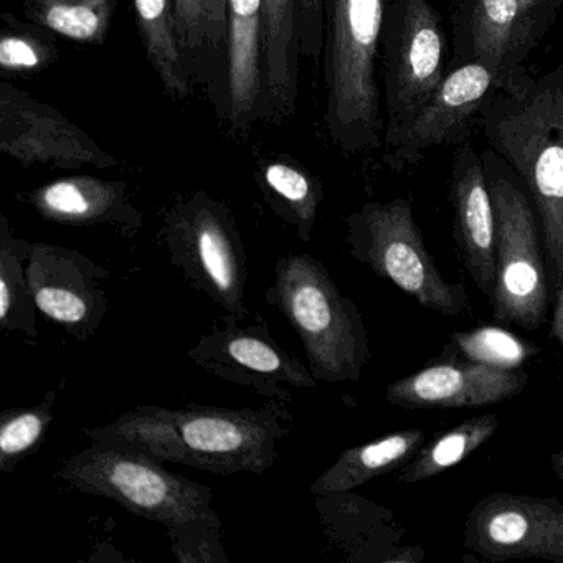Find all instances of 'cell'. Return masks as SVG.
<instances>
[{"instance_id": "obj_3", "label": "cell", "mask_w": 563, "mask_h": 563, "mask_svg": "<svg viewBox=\"0 0 563 563\" xmlns=\"http://www.w3.org/2000/svg\"><path fill=\"white\" fill-rule=\"evenodd\" d=\"M58 477L81 493L107 497L134 516L163 523L176 540L174 549L183 543L189 552L202 549L209 560H217L212 550L219 545L220 519L212 489L170 473L159 461L93 441L65 461Z\"/></svg>"}, {"instance_id": "obj_12", "label": "cell", "mask_w": 563, "mask_h": 563, "mask_svg": "<svg viewBox=\"0 0 563 563\" xmlns=\"http://www.w3.org/2000/svg\"><path fill=\"white\" fill-rule=\"evenodd\" d=\"M464 547L487 562L563 563V503L553 497L489 494L467 514Z\"/></svg>"}, {"instance_id": "obj_29", "label": "cell", "mask_w": 563, "mask_h": 563, "mask_svg": "<svg viewBox=\"0 0 563 563\" xmlns=\"http://www.w3.org/2000/svg\"><path fill=\"white\" fill-rule=\"evenodd\" d=\"M55 397L51 391L42 404L32 408H12L0 417V467L11 473L22 457L41 446L54 421Z\"/></svg>"}, {"instance_id": "obj_22", "label": "cell", "mask_w": 563, "mask_h": 563, "mask_svg": "<svg viewBox=\"0 0 563 563\" xmlns=\"http://www.w3.org/2000/svg\"><path fill=\"white\" fill-rule=\"evenodd\" d=\"M255 179L273 212L309 242L324 197L319 177L295 157L276 154L256 161Z\"/></svg>"}, {"instance_id": "obj_11", "label": "cell", "mask_w": 563, "mask_h": 563, "mask_svg": "<svg viewBox=\"0 0 563 563\" xmlns=\"http://www.w3.org/2000/svg\"><path fill=\"white\" fill-rule=\"evenodd\" d=\"M0 153L24 169H111L120 164L57 108L35 100L9 81L0 84Z\"/></svg>"}, {"instance_id": "obj_7", "label": "cell", "mask_w": 563, "mask_h": 563, "mask_svg": "<svg viewBox=\"0 0 563 563\" xmlns=\"http://www.w3.org/2000/svg\"><path fill=\"white\" fill-rule=\"evenodd\" d=\"M347 242L352 256L375 275L394 283L418 305L443 316L463 314L467 292L441 275L413 217L410 200L368 202L352 212Z\"/></svg>"}, {"instance_id": "obj_20", "label": "cell", "mask_w": 563, "mask_h": 563, "mask_svg": "<svg viewBox=\"0 0 563 563\" xmlns=\"http://www.w3.org/2000/svg\"><path fill=\"white\" fill-rule=\"evenodd\" d=\"M299 55V0H263V123L295 114Z\"/></svg>"}, {"instance_id": "obj_8", "label": "cell", "mask_w": 563, "mask_h": 563, "mask_svg": "<svg viewBox=\"0 0 563 563\" xmlns=\"http://www.w3.org/2000/svg\"><path fill=\"white\" fill-rule=\"evenodd\" d=\"M446 48L443 19L430 0H388L380 38L384 150L440 87Z\"/></svg>"}, {"instance_id": "obj_1", "label": "cell", "mask_w": 563, "mask_h": 563, "mask_svg": "<svg viewBox=\"0 0 563 563\" xmlns=\"http://www.w3.org/2000/svg\"><path fill=\"white\" fill-rule=\"evenodd\" d=\"M283 401L253 410L141 405L107 427L87 431L98 443L146 454L213 474H263L278 460L279 443L291 433Z\"/></svg>"}, {"instance_id": "obj_14", "label": "cell", "mask_w": 563, "mask_h": 563, "mask_svg": "<svg viewBox=\"0 0 563 563\" xmlns=\"http://www.w3.org/2000/svg\"><path fill=\"white\" fill-rule=\"evenodd\" d=\"M189 357L210 374L255 388L272 400L289 401L286 388H314L318 378L298 357L276 344L266 324L227 322L203 335Z\"/></svg>"}, {"instance_id": "obj_25", "label": "cell", "mask_w": 563, "mask_h": 563, "mask_svg": "<svg viewBox=\"0 0 563 563\" xmlns=\"http://www.w3.org/2000/svg\"><path fill=\"white\" fill-rule=\"evenodd\" d=\"M499 424V415L496 413L467 418L423 444L413 460L398 470L397 479L404 484H417L440 476L484 446L497 433Z\"/></svg>"}, {"instance_id": "obj_24", "label": "cell", "mask_w": 563, "mask_h": 563, "mask_svg": "<svg viewBox=\"0 0 563 563\" xmlns=\"http://www.w3.org/2000/svg\"><path fill=\"white\" fill-rule=\"evenodd\" d=\"M137 32L147 62L174 100L192 95L194 80L177 35L174 0H133Z\"/></svg>"}, {"instance_id": "obj_33", "label": "cell", "mask_w": 563, "mask_h": 563, "mask_svg": "<svg viewBox=\"0 0 563 563\" xmlns=\"http://www.w3.org/2000/svg\"><path fill=\"white\" fill-rule=\"evenodd\" d=\"M424 552L421 547H407V549L395 550L394 555H387L382 559V562H421Z\"/></svg>"}, {"instance_id": "obj_13", "label": "cell", "mask_w": 563, "mask_h": 563, "mask_svg": "<svg viewBox=\"0 0 563 563\" xmlns=\"http://www.w3.org/2000/svg\"><path fill=\"white\" fill-rule=\"evenodd\" d=\"M499 90L496 75L479 62L451 68L433 97L418 111L400 136L384 150L385 166L395 173L415 166L431 147L470 140L477 114Z\"/></svg>"}, {"instance_id": "obj_21", "label": "cell", "mask_w": 563, "mask_h": 563, "mask_svg": "<svg viewBox=\"0 0 563 563\" xmlns=\"http://www.w3.org/2000/svg\"><path fill=\"white\" fill-rule=\"evenodd\" d=\"M174 12L187 70L216 107L225 74L229 0H174Z\"/></svg>"}, {"instance_id": "obj_30", "label": "cell", "mask_w": 563, "mask_h": 563, "mask_svg": "<svg viewBox=\"0 0 563 563\" xmlns=\"http://www.w3.org/2000/svg\"><path fill=\"white\" fill-rule=\"evenodd\" d=\"M451 345L466 361L514 371L539 354L540 347L503 328H477L451 335Z\"/></svg>"}, {"instance_id": "obj_34", "label": "cell", "mask_w": 563, "mask_h": 563, "mask_svg": "<svg viewBox=\"0 0 563 563\" xmlns=\"http://www.w3.org/2000/svg\"><path fill=\"white\" fill-rule=\"evenodd\" d=\"M550 463H552L553 471H555L556 477L563 486V450L556 451L550 456Z\"/></svg>"}, {"instance_id": "obj_31", "label": "cell", "mask_w": 563, "mask_h": 563, "mask_svg": "<svg viewBox=\"0 0 563 563\" xmlns=\"http://www.w3.org/2000/svg\"><path fill=\"white\" fill-rule=\"evenodd\" d=\"M301 52L318 62L324 52V0H299Z\"/></svg>"}, {"instance_id": "obj_28", "label": "cell", "mask_w": 563, "mask_h": 563, "mask_svg": "<svg viewBox=\"0 0 563 563\" xmlns=\"http://www.w3.org/2000/svg\"><path fill=\"white\" fill-rule=\"evenodd\" d=\"M54 32L12 14L2 15L0 71L4 77L41 74L58 60Z\"/></svg>"}, {"instance_id": "obj_5", "label": "cell", "mask_w": 563, "mask_h": 563, "mask_svg": "<svg viewBox=\"0 0 563 563\" xmlns=\"http://www.w3.org/2000/svg\"><path fill=\"white\" fill-rule=\"evenodd\" d=\"M275 305L298 332L318 380L361 378L371 357L364 319L319 260L295 253L279 260Z\"/></svg>"}, {"instance_id": "obj_10", "label": "cell", "mask_w": 563, "mask_h": 563, "mask_svg": "<svg viewBox=\"0 0 563 563\" xmlns=\"http://www.w3.org/2000/svg\"><path fill=\"white\" fill-rule=\"evenodd\" d=\"M563 12V0H457L448 70L479 62L509 90Z\"/></svg>"}, {"instance_id": "obj_2", "label": "cell", "mask_w": 563, "mask_h": 563, "mask_svg": "<svg viewBox=\"0 0 563 563\" xmlns=\"http://www.w3.org/2000/svg\"><path fill=\"white\" fill-rule=\"evenodd\" d=\"M476 126L519 174L536 203L556 286L563 276V67L540 77L523 75L497 90Z\"/></svg>"}, {"instance_id": "obj_26", "label": "cell", "mask_w": 563, "mask_h": 563, "mask_svg": "<svg viewBox=\"0 0 563 563\" xmlns=\"http://www.w3.org/2000/svg\"><path fill=\"white\" fill-rule=\"evenodd\" d=\"M25 21L77 44L101 45L110 34L117 0H21Z\"/></svg>"}, {"instance_id": "obj_9", "label": "cell", "mask_w": 563, "mask_h": 563, "mask_svg": "<svg viewBox=\"0 0 563 563\" xmlns=\"http://www.w3.org/2000/svg\"><path fill=\"white\" fill-rule=\"evenodd\" d=\"M161 233L186 278L233 319L245 318V249L229 207L199 190L167 210Z\"/></svg>"}, {"instance_id": "obj_32", "label": "cell", "mask_w": 563, "mask_h": 563, "mask_svg": "<svg viewBox=\"0 0 563 563\" xmlns=\"http://www.w3.org/2000/svg\"><path fill=\"white\" fill-rule=\"evenodd\" d=\"M550 334H552V338L555 339L556 344H559L563 361V276L562 282L559 283V292H556L555 308H553Z\"/></svg>"}, {"instance_id": "obj_23", "label": "cell", "mask_w": 563, "mask_h": 563, "mask_svg": "<svg viewBox=\"0 0 563 563\" xmlns=\"http://www.w3.org/2000/svg\"><path fill=\"white\" fill-rule=\"evenodd\" d=\"M424 440L427 437L423 431L413 428L395 431L361 446L349 448L314 481L311 490L318 496H331L364 486L368 481L410 463L423 446Z\"/></svg>"}, {"instance_id": "obj_17", "label": "cell", "mask_w": 563, "mask_h": 563, "mask_svg": "<svg viewBox=\"0 0 563 563\" xmlns=\"http://www.w3.org/2000/svg\"><path fill=\"white\" fill-rule=\"evenodd\" d=\"M213 108L236 140L263 123V0H229L225 74Z\"/></svg>"}, {"instance_id": "obj_27", "label": "cell", "mask_w": 563, "mask_h": 563, "mask_svg": "<svg viewBox=\"0 0 563 563\" xmlns=\"http://www.w3.org/2000/svg\"><path fill=\"white\" fill-rule=\"evenodd\" d=\"M32 243L12 235L8 217H0V328L37 338L35 306L27 282Z\"/></svg>"}, {"instance_id": "obj_6", "label": "cell", "mask_w": 563, "mask_h": 563, "mask_svg": "<svg viewBox=\"0 0 563 563\" xmlns=\"http://www.w3.org/2000/svg\"><path fill=\"white\" fill-rule=\"evenodd\" d=\"M496 216L494 319L537 331L549 308L540 220L519 174L490 147L481 153Z\"/></svg>"}, {"instance_id": "obj_15", "label": "cell", "mask_w": 563, "mask_h": 563, "mask_svg": "<svg viewBox=\"0 0 563 563\" xmlns=\"http://www.w3.org/2000/svg\"><path fill=\"white\" fill-rule=\"evenodd\" d=\"M107 269L74 250L32 245L27 282L35 306L77 338H90L107 318Z\"/></svg>"}, {"instance_id": "obj_18", "label": "cell", "mask_w": 563, "mask_h": 563, "mask_svg": "<svg viewBox=\"0 0 563 563\" xmlns=\"http://www.w3.org/2000/svg\"><path fill=\"white\" fill-rule=\"evenodd\" d=\"M450 199L464 265L477 289L493 301L496 289V216L483 156L470 140L456 146L451 166Z\"/></svg>"}, {"instance_id": "obj_16", "label": "cell", "mask_w": 563, "mask_h": 563, "mask_svg": "<svg viewBox=\"0 0 563 563\" xmlns=\"http://www.w3.org/2000/svg\"><path fill=\"white\" fill-rule=\"evenodd\" d=\"M529 375L473 361H441L388 385L387 401L407 410L479 408L522 394Z\"/></svg>"}, {"instance_id": "obj_4", "label": "cell", "mask_w": 563, "mask_h": 563, "mask_svg": "<svg viewBox=\"0 0 563 563\" xmlns=\"http://www.w3.org/2000/svg\"><path fill=\"white\" fill-rule=\"evenodd\" d=\"M388 0H324V126L345 154L384 147L380 38Z\"/></svg>"}, {"instance_id": "obj_19", "label": "cell", "mask_w": 563, "mask_h": 563, "mask_svg": "<svg viewBox=\"0 0 563 563\" xmlns=\"http://www.w3.org/2000/svg\"><path fill=\"white\" fill-rule=\"evenodd\" d=\"M25 202L42 219L60 225H113L131 233L143 223L126 184L93 176L62 177L25 194Z\"/></svg>"}]
</instances>
